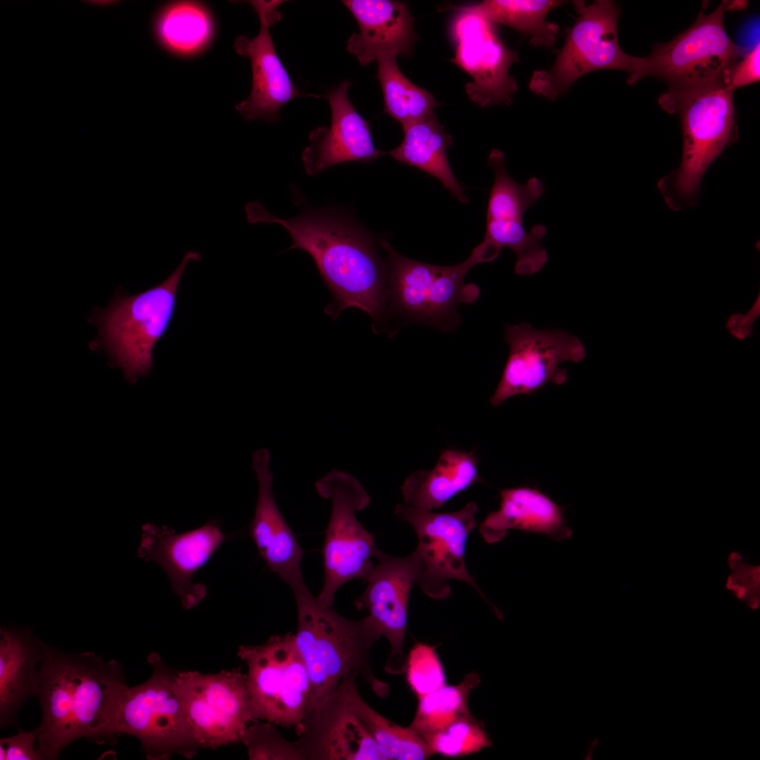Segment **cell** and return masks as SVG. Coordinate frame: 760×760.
<instances>
[{"mask_svg":"<svg viewBox=\"0 0 760 760\" xmlns=\"http://www.w3.org/2000/svg\"><path fill=\"white\" fill-rule=\"evenodd\" d=\"M246 221L278 224L290 235L291 246L308 253L332 294L325 312L336 319L354 307L368 313L375 332L386 329L391 318L388 303L386 265L376 252L371 234L352 218L336 210H308L281 219L260 201L244 206Z\"/></svg>","mask_w":760,"mask_h":760,"instance_id":"obj_1","label":"cell"},{"mask_svg":"<svg viewBox=\"0 0 760 760\" xmlns=\"http://www.w3.org/2000/svg\"><path fill=\"white\" fill-rule=\"evenodd\" d=\"M37 697L42 709L37 751L57 759L73 741L101 745L116 741V726L127 687L118 661L92 652L69 654L42 642Z\"/></svg>","mask_w":760,"mask_h":760,"instance_id":"obj_2","label":"cell"},{"mask_svg":"<svg viewBox=\"0 0 760 760\" xmlns=\"http://www.w3.org/2000/svg\"><path fill=\"white\" fill-rule=\"evenodd\" d=\"M297 607L296 647L306 666L311 684V710L352 673L361 675L379 696L389 688L373 674L369 651L381 635L368 616L352 620L319 602L303 581L291 588Z\"/></svg>","mask_w":760,"mask_h":760,"instance_id":"obj_3","label":"cell"},{"mask_svg":"<svg viewBox=\"0 0 760 760\" xmlns=\"http://www.w3.org/2000/svg\"><path fill=\"white\" fill-rule=\"evenodd\" d=\"M201 260L188 251L173 272L163 282L144 291L114 297L94 317L99 336L91 348H101L131 383L148 375L153 366V350L173 318L179 286L188 263Z\"/></svg>","mask_w":760,"mask_h":760,"instance_id":"obj_4","label":"cell"},{"mask_svg":"<svg viewBox=\"0 0 760 760\" xmlns=\"http://www.w3.org/2000/svg\"><path fill=\"white\" fill-rule=\"evenodd\" d=\"M733 92L725 85L718 84L683 93L667 91L659 97V104L665 110L680 114L683 129L680 165L658 182L672 210L695 203L704 174L734 139Z\"/></svg>","mask_w":760,"mask_h":760,"instance_id":"obj_5","label":"cell"},{"mask_svg":"<svg viewBox=\"0 0 760 760\" xmlns=\"http://www.w3.org/2000/svg\"><path fill=\"white\" fill-rule=\"evenodd\" d=\"M578 14L566 32L565 42L548 70H535L528 87L534 94L555 101L569 91L579 78L600 70L624 71L626 83L633 85L647 77L646 57L625 53L620 46L617 22L621 8L611 0H596L586 5L573 1Z\"/></svg>","mask_w":760,"mask_h":760,"instance_id":"obj_6","label":"cell"},{"mask_svg":"<svg viewBox=\"0 0 760 760\" xmlns=\"http://www.w3.org/2000/svg\"><path fill=\"white\" fill-rule=\"evenodd\" d=\"M387 253L386 285L391 314L412 323L428 324L442 331L460 322L459 303H471L479 297L474 284H466L469 270L479 264L471 253L464 262L452 266L421 262L398 253L384 239L379 242Z\"/></svg>","mask_w":760,"mask_h":760,"instance_id":"obj_7","label":"cell"},{"mask_svg":"<svg viewBox=\"0 0 760 760\" xmlns=\"http://www.w3.org/2000/svg\"><path fill=\"white\" fill-rule=\"evenodd\" d=\"M153 669L144 683L127 687L116 733L140 740L147 759L165 760L174 754L194 757L200 748L187 721L175 672L155 652L147 657Z\"/></svg>","mask_w":760,"mask_h":760,"instance_id":"obj_8","label":"cell"},{"mask_svg":"<svg viewBox=\"0 0 760 760\" xmlns=\"http://www.w3.org/2000/svg\"><path fill=\"white\" fill-rule=\"evenodd\" d=\"M315 488L319 497L331 502L322 550L324 583L317 597L323 605L332 607L343 585L356 578L365 581L374 566L378 550L374 536L356 517L371 498L355 477L335 469L318 479Z\"/></svg>","mask_w":760,"mask_h":760,"instance_id":"obj_9","label":"cell"},{"mask_svg":"<svg viewBox=\"0 0 760 760\" xmlns=\"http://www.w3.org/2000/svg\"><path fill=\"white\" fill-rule=\"evenodd\" d=\"M746 5L745 1H723L710 14L702 10L690 27L657 45L646 57L647 76L664 80L671 93L723 84L729 69L745 55V50L727 34L724 15Z\"/></svg>","mask_w":760,"mask_h":760,"instance_id":"obj_10","label":"cell"},{"mask_svg":"<svg viewBox=\"0 0 760 760\" xmlns=\"http://www.w3.org/2000/svg\"><path fill=\"white\" fill-rule=\"evenodd\" d=\"M237 656L248 668L253 721L297 732L310 702L311 684L294 634L273 635L260 645H240Z\"/></svg>","mask_w":760,"mask_h":760,"instance_id":"obj_11","label":"cell"},{"mask_svg":"<svg viewBox=\"0 0 760 760\" xmlns=\"http://www.w3.org/2000/svg\"><path fill=\"white\" fill-rule=\"evenodd\" d=\"M504 158L498 149H493L488 156L495 179L488 203L485 236L472 253L479 263L487 262L495 260L502 248H509L516 255L515 273L532 275L547 261V251L541 246L547 228L537 224L527 232L523 215L541 196L543 184L535 177L524 184L517 182L507 173Z\"/></svg>","mask_w":760,"mask_h":760,"instance_id":"obj_12","label":"cell"},{"mask_svg":"<svg viewBox=\"0 0 760 760\" xmlns=\"http://www.w3.org/2000/svg\"><path fill=\"white\" fill-rule=\"evenodd\" d=\"M188 723L200 748L241 742L253 719L247 675L238 667L217 673L177 672Z\"/></svg>","mask_w":760,"mask_h":760,"instance_id":"obj_13","label":"cell"},{"mask_svg":"<svg viewBox=\"0 0 760 760\" xmlns=\"http://www.w3.org/2000/svg\"><path fill=\"white\" fill-rule=\"evenodd\" d=\"M477 511L473 501L452 512H433L405 503L395 506V514L409 523L416 533V548L423 562L417 583L428 596L438 600L448 597L450 594L448 581L456 579L471 585L489 603L465 562L466 545L476 526Z\"/></svg>","mask_w":760,"mask_h":760,"instance_id":"obj_14","label":"cell"},{"mask_svg":"<svg viewBox=\"0 0 760 760\" xmlns=\"http://www.w3.org/2000/svg\"><path fill=\"white\" fill-rule=\"evenodd\" d=\"M505 340L509 353L501 379L490 399L498 407L519 394L535 393L548 383L560 385L567 380L562 362H579L586 356L581 340L563 330H538L521 323L506 325Z\"/></svg>","mask_w":760,"mask_h":760,"instance_id":"obj_15","label":"cell"},{"mask_svg":"<svg viewBox=\"0 0 760 760\" xmlns=\"http://www.w3.org/2000/svg\"><path fill=\"white\" fill-rule=\"evenodd\" d=\"M450 30L455 46L451 62L472 79L464 87L469 99L480 108L511 105L518 85L509 70L519 62V53L500 39L495 23L457 12Z\"/></svg>","mask_w":760,"mask_h":760,"instance_id":"obj_16","label":"cell"},{"mask_svg":"<svg viewBox=\"0 0 760 760\" xmlns=\"http://www.w3.org/2000/svg\"><path fill=\"white\" fill-rule=\"evenodd\" d=\"M377 559L365 581L367 587L355 601L356 607L366 609L381 636L391 645L386 671L392 674L405 671L403 646L407 622L410 594L417 582L423 562L419 551L405 557H394L378 548Z\"/></svg>","mask_w":760,"mask_h":760,"instance_id":"obj_17","label":"cell"},{"mask_svg":"<svg viewBox=\"0 0 760 760\" xmlns=\"http://www.w3.org/2000/svg\"><path fill=\"white\" fill-rule=\"evenodd\" d=\"M226 540L227 536L215 521L179 533L166 526L149 523L142 526L138 555L155 562L164 570L182 607L190 609L207 595L206 586L194 583L193 576Z\"/></svg>","mask_w":760,"mask_h":760,"instance_id":"obj_18","label":"cell"},{"mask_svg":"<svg viewBox=\"0 0 760 760\" xmlns=\"http://www.w3.org/2000/svg\"><path fill=\"white\" fill-rule=\"evenodd\" d=\"M282 2L249 1L260 18L259 33L252 39L239 36L235 40V51L249 58L252 70L251 93L235 107L248 122L257 119L275 122L283 106L297 97L307 96L300 93L293 84L270 35L269 27L279 20L281 13L277 8Z\"/></svg>","mask_w":760,"mask_h":760,"instance_id":"obj_19","label":"cell"},{"mask_svg":"<svg viewBox=\"0 0 760 760\" xmlns=\"http://www.w3.org/2000/svg\"><path fill=\"white\" fill-rule=\"evenodd\" d=\"M296 744L310 760H386L388 757L365 729L337 689L305 712Z\"/></svg>","mask_w":760,"mask_h":760,"instance_id":"obj_20","label":"cell"},{"mask_svg":"<svg viewBox=\"0 0 760 760\" xmlns=\"http://www.w3.org/2000/svg\"><path fill=\"white\" fill-rule=\"evenodd\" d=\"M351 82L345 80L327 92L331 122L310 133V144L303 151L306 173L315 176L329 167L346 162L370 163L386 152L375 148L369 122L355 110L348 97Z\"/></svg>","mask_w":760,"mask_h":760,"instance_id":"obj_21","label":"cell"},{"mask_svg":"<svg viewBox=\"0 0 760 760\" xmlns=\"http://www.w3.org/2000/svg\"><path fill=\"white\" fill-rule=\"evenodd\" d=\"M270 462V452L266 448L256 450L252 455L258 492L249 534L270 571L291 588L304 581L300 568L304 550L277 505Z\"/></svg>","mask_w":760,"mask_h":760,"instance_id":"obj_22","label":"cell"},{"mask_svg":"<svg viewBox=\"0 0 760 760\" xmlns=\"http://www.w3.org/2000/svg\"><path fill=\"white\" fill-rule=\"evenodd\" d=\"M343 4L356 20L359 32L347 42L348 51L362 65H367L382 53L409 56L417 40L414 18L408 5L393 0H346Z\"/></svg>","mask_w":760,"mask_h":760,"instance_id":"obj_23","label":"cell"},{"mask_svg":"<svg viewBox=\"0 0 760 760\" xmlns=\"http://www.w3.org/2000/svg\"><path fill=\"white\" fill-rule=\"evenodd\" d=\"M564 512L563 507L536 488L502 489L499 509L481 522L479 532L488 544L500 542L511 529L543 533L561 541L572 533Z\"/></svg>","mask_w":760,"mask_h":760,"instance_id":"obj_24","label":"cell"},{"mask_svg":"<svg viewBox=\"0 0 760 760\" xmlns=\"http://www.w3.org/2000/svg\"><path fill=\"white\" fill-rule=\"evenodd\" d=\"M42 641L25 628L0 629V726L15 723L22 704L37 696Z\"/></svg>","mask_w":760,"mask_h":760,"instance_id":"obj_25","label":"cell"},{"mask_svg":"<svg viewBox=\"0 0 760 760\" xmlns=\"http://www.w3.org/2000/svg\"><path fill=\"white\" fill-rule=\"evenodd\" d=\"M478 462L474 452L443 450L432 469L417 471L405 480L401 487L404 503L429 511L441 507L458 493L482 481Z\"/></svg>","mask_w":760,"mask_h":760,"instance_id":"obj_26","label":"cell"},{"mask_svg":"<svg viewBox=\"0 0 760 760\" xmlns=\"http://www.w3.org/2000/svg\"><path fill=\"white\" fill-rule=\"evenodd\" d=\"M403 129L402 142L386 154L436 178L459 201L467 203L468 198L454 175L447 157L452 137L445 132L435 114L409 123Z\"/></svg>","mask_w":760,"mask_h":760,"instance_id":"obj_27","label":"cell"},{"mask_svg":"<svg viewBox=\"0 0 760 760\" xmlns=\"http://www.w3.org/2000/svg\"><path fill=\"white\" fill-rule=\"evenodd\" d=\"M565 3L560 0H485L450 10L471 13L493 23L502 24L528 36L533 46L552 47L559 32V25L546 20L548 13Z\"/></svg>","mask_w":760,"mask_h":760,"instance_id":"obj_28","label":"cell"},{"mask_svg":"<svg viewBox=\"0 0 760 760\" xmlns=\"http://www.w3.org/2000/svg\"><path fill=\"white\" fill-rule=\"evenodd\" d=\"M155 36L167 51L181 56L204 51L215 33L212 15L195 1H177L162 8L154 20Z\"/></svg>","mask_w":760,"mask_h":760,"instance_id":"obj_29","label":"cell"},{"mask_svg":"<svg viewBox=\"0 0 760 760\" xmlns=\"http://www.w3.org/2000/svg\"><path fill=\"white\" fill-rule=\"evenodd\" d=\"M357 676L355 673L346 676L338 688L388 759L424 760L431 757L433 754L425 741L409 726L404 728L390 721L367 704L355 683Z\"/></svg>","mask_w":760,"mask_h":760,"instance_id":"obj_30","label":"cell"},{"mask_svg":"<svg viewBox=\"0 0 760 760\" xmlns=\"http://www.w3.org/2000/svg\"><path fill=\"white\" fill-rule=\"evenodd\" d=\"M398 54L386 52L379 54L376 78L384 101V113L402 126L434 114L438 103L426 90L415 85L400 70Z\"/></svg>","mask_w":760,"mask_h":760,"instance_id":"obj_31","label":"cell"},{"mask_svg":"<svg viewBox=\"0 0 760 760\" xmlns=\"http://www.w3.org/2000/svg\"><path fill=\"white\" fill-rule=\"evenodd\" d=\"M479 683V676L471 673L457 685L445 684L419 697L415 716L409 727L423 739L470 713L469 696Z\"/></svg>","mask_w":760,"mask_h":760,"instance_id":"obj_32","label":"cell"},{"mask_svg":"<svg viewBox=\"0 0 760 760\" xmlns=\"http://www.w3.org/2000/svg\"><path fill=\"white\" fill-rule=\"evenodd\" d=\"M423 740L433 754L447 757L467 756L491 745L483 724L471 713L457 718Z\"/></svg>","mask_w":760,"mask_h":760,"instance_id":"obj_33","label":"cell"},{"mask_svg":"<svg viewBox=\"0 0 760 760\" xmlns=\"http://www.w3.org/2000/svg\"><path fill=\"white\" fill-rule=\"evenodd\" d=\"M274 725L257 721L246 728L241 742L247 748L249 759L306 760L296 742L286 740Z\"/></svg>","mask_w":760,"mask_h":760,"instance_id":"obj_34","label":"cell"},{"mask_svg":"<svg viewBox=\"0 0 760 760\" xmlns=\"http://www.w3.org/2000/svg\"><path fill=\"white\" fill-rule=\"evenodd\" d=\"M410 689L418 698L445 684V676L436 647L417 642L410 650L405 671Z\"/></svg>","mask_w":760,"mask_h":760,"instance_id":"obj_35","label":"cell"},{"mask_svg":"<svg viewBox=\"0 0 760 760\" xmlns=\"http://www.w3.org/2000/svg\"><path fill=\"white\" fill-rule=\"evenodd\" d=\"M760 46L757 43L729 69L723 84L730 91L759 81Z\"/></svg>","mask_w":760,"mask_h":760,"instance_id":"obj_36","label":"cell"},{"mask_svg":"<svg viewBox=\"0 0 760 760\" xmlns=\"http://www.w3.org/2000/svg\"><path fill=\"white\" fill-rule=\"evenodd\" d=\"M39 733V728L33 730H19L11 737L0 740L1 760H42L35 742Z\"/></svg>","mask_w":760,"mask_h":760,"instance_id":"obj_37","label":"cell"},{"mask_svg":"<svg viewBox=\"0 0 760 760\" xmlns=\"http://www.w3.org/2000/svg\"><path fill=\"white\" fill-rule=\"evenodd\" d=\"M759 293L758 297L750 310L746 315H742L740 320L736 327H742L746 329H752V324L759 315ZM735 327V328H736ZM734 329V328H733Z\"/></svg>","mask_w":760,"mask_h":760,"instance_id":"obj_38","label":"cell"}]
</instances>
